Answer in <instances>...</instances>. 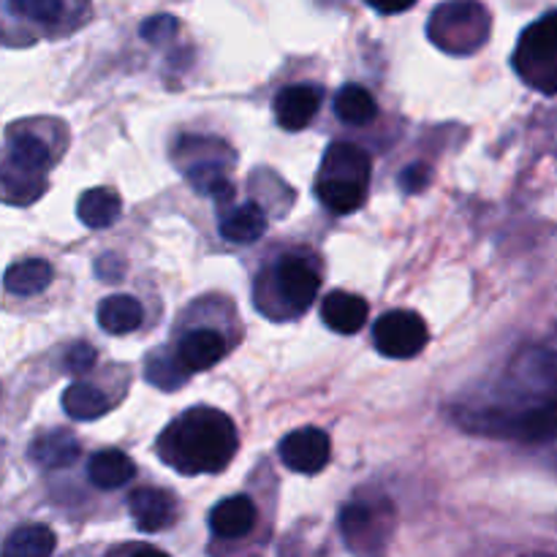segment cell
Masks as SVG:
<instances>
[{"instance_id": "8992f818", "label": "cell", "mask_w": 557, "mask_h": 557, "mask_svg": "<svg viewBox=\"0 0 557 557\" xmlns=\"http://www.w3.org/2000/svg\"><path fill=\"white\" fill-rule=\"evenodd\" d=\"M395 528L389 500H354L341 511V533L348 549L359 557H381Z\"/></svg>"}, {"instance_id": "e0dca14e", "label": "cell", "mask_w": 557, "mask_h": 557, "mask_svg": "<svg viewBox=\"0 0 557 557\" xmlns=\"http://www.w3.org/2000/svg\"><path fill=\"white\" fill-rule=\"evenodd\" d=\"M145 321V308L128 294H112L98 305V324L109 335H128Z\"/></svg>"}, {"instance_id": "484cf974", "label": "cell", "mask_w": 557, "mask_h": 557, "mask_svg": "<svg viewBox=\"0 0 557 557\" xmlns=\"http://www.w3.org/2000/svg\"><path fill=\"white\" fill-rule=\"evenodd\" d=\"M44 188H47V180H44V174H25V172H16V169L5 166L3 190H5V201H9V205H30V201H36L38 196L44 194Z\"/></svg>"}, {"instance_id": "cb8c5ba5", "label": "cell", "mask_w": 557, "mask_h": 557, "mask_svg": "<svg viewBox=\"0 0 557 557\" xmlns=\"http://www.w3.org/2000/svg\"><path fill=\"white\" fill-rule=\"evenodd\" d=\"M9 166L25 174H41L49 166V147L36 134H14L9 141Z\"/></svg>"}, {"instance_id": "f1b7e54d", "label": "cell", "mask_w": 557, "mask_h": 557, "mask_svg": "<svg viewBox=\"0 0 557 557\" xmlns=\"http://www.w3.org/2000/svg\"><path fill=\"white\" fill-rule=\"evenodd\" d=\"M96 362H98V354L90 343H74V346L65 351V359H63L65 370H69L71 375L90 373V370L96 368Z\"/></svg>"}, {"instance_id": "6da1fadb", "label": "cell", "mask_w": 557, "mask_h": 557, "mask_svg": "<svg viewBox=\"0 0 557 557\" xmlns=\"http://www.w3.org/2000/svg\"><path fill=\"white\" fill-rule=\"evenodd\" d=\"M237 428L218 408H190L180 413L158 438V455L183 476L221 473L237 455Z\"/></svg>"}, {"instance_id": "2e32d148", "label": "cell", "mask_w": 557, "mask_h": 557, "mask_svg": "<svg viewBox=\"0 0 557 557\" xmlns=\"http://www.w3.org/2000/svg\"><path fill=\"white\" fill-rule=\"evenodd\" d=\"M134 476V460L120 449H101L90 457V462H87V479H90L98 490L125 487Z\"/></svg>"}, {"instance_id": "5b68a950", "label": "cell", "mask_w": 557, "mask_h": 557, "mask_svg": "<svg viewBox=\"0 0 557 557\" xmlns=\"http://www.w3.org/2000/svg\"><path fill=\"white\" fill-rule=\"evenodd\" d=\"M515 69L533 90L557 92V11L522 30L515 49Z\"/></svg>"}, {"instance_id": "7c38bea8", "label": "cell", "mask_w": 557, "mask_h": 557, "mask_svg": "<svg viewBox=\"0 0 557 557\" xmlns=\"http://www.w3.org/2000/svg\"><path fill=\"white\" fill-rule=\"evenodd\" d=\"M368 302L351 292H330L321 305V319L337 335H357L368 324Z\"/></svg>"}, {"instance_id": "52a82bcc", "label": "cell", "mask_w": 557, "mask_h": 557, "mask_svg": "<svg viewBox=\"0 0 557 557\" xmlns=\"http://www.w3.org/2000/svg\"><path fill=\"white\" fill-rule=\"evenodd\" d=\"M428 341V324L422 315L411 313V310H392V313L381 315L373 326L375 348L389 359L419 357Z\"/></svg>"}, {"instance_id": "4fadbf2b", "label": "cell", "mask_w": 557, "mask_h": 557, "mask_svg": "<svg viewBox=\"0 0 557 557\" xmlns=\"http://www.w3.org/2000/svg\"><path fill=\"white\" fill-rule=\"evenodd\" d=\"M226 354V341L215 330H194L180 341L177 362L183 364L185 373H201L218 364Z\"/></svg>"}, {"instance_id": "d6a6232c", "label": "cell", "mask_w": 557, "mask_h": 557, "mask_svg": "<svg viewBox=\"0 0 557 557\" xmlns=\"http://www.w3.org/2000/svg\"><path fill=\"white\" fill-rule=\"evenodd\" d=\"M373 9L379 11V14L389 16V14H403V11L411 9V3H403V5H373Z\"/></svg>"}, {"instance_id": "d4e9b609", "label": "cell", "mask_w": 557, "mask_h": 557, "mask_svg": "<svg viewBox=\"0 0 557 557\" xmlns=\"http://www.w3.org/2000/svg\"><path fill=\"white\" fill-rule=\"evenodd\" d=\"M188 183L194 185L199 194L212 196V199H223L228 201L234 196V185L232 180L226 177L218 163H196V166L188 169Z\"/></svg>"}, {"instance_id": "ffe728a7", "label": "cell", "mask_w": 557, "mask_h": 557, "mask_svg": "<svg viewBox=\"0 0 557 557\" xmlns=\"http://www.w3.org/2000/svg\"><path fill=\"white\" fill-rule=\"evenodd\" d=\"M54 270L49 261L44 259H27L16 261L5 270L3 283L11 294H20V297H36V294L47 292L49 283H52Z\"/></svg>"}, {"instance_id": "83f0119b", "label": "cell", "mask_w": 557, "mask_h": 557, "mask_svg": "<svg viewBox=\"0 0 557 557\" xmlns=\"http://www.w3.org/2000/svg\"><path fill=\"white\" fill-rule=\"evenodd\" d=\"M9 9L33 22H54L63 14L65 5L58 0H20V3H9Z\"/></svg>"}, {"instance_id": "e575fe53", "label": "cell", "mask_w": 557, "mask_h": 557, "mask_svg": "<svg viewBox=\"0 0 557 557\" xmlns=\"http://www.w3.org/2000/svg\"><path fill=\"white\" fill-rule=\"evenodd\" d=\"M525 557H557V555H525Z\"/></svg>"}, {"instance_id": "9c48e42d", "label": "cell", "mask_w": 557, "mask_h": 557, "mask_svg": "<svg viewBox=\"0 0 557 557\" xmlns=\"http://www.w3.org/2000/svg\"><path fill=\"white\" fill-rule=\"evenodd\" d=\"M277 455H281V462L288 471L313 476V473H321L330 466L332 441L324 430L299 428L281 441Z\"/></svg>"}, {"instance_id": "30bf717a", "label": "cell", "mask_w": 557, "mask_h": 557, "mask_svg": "<svg viewBox=\"0 0 557 557\" xmlns=\"http://www.w3.org/2000/svg\"><path fill=\"white\" fill-rule=\"evenodd\" d=\"M321 87L315 85H288L283 87L281 92L272 101V109H275V120L281 128L286 131H302L313 123V117L321 109Z\"/></svg>"}, {"instance_id": "836d02e7", "label": "cell", "mask_w": 557, "mask_h": 557, "mask_svg": "<svg viewBox=\"0 0 557 557\" xmlns=\"http://www.w3.org/2000/svg\"><path fill=\"white\" fill-rule=\"evenodd\" d=\"M134 557H169L166 553H161V549H152V547H141L139 553H136Z\"/></svg>"}, {"instance_id": "d6986e66", "label": "cell", "mask_w": 557, "mask_h": 557, "mask_svg": "<svg viewBox=\"0 0 557 557\" xmlns=\"http://www.w3.org/2000/svg\"><path fill=\"white\" fill-rule=\"evenodd\" d=\"M120 212H123V201L109 188H90L76 201V215L87 228L112 226V223H117Z\"/></svg>"}, {"instance_id": "5bb4252c", "label": "cell", "mask_w": 557, "mask_h": 557, "mask_svg": "<svg viewBox=\"0 0 557 557\" xmlns=\"http://www.w3.org/2000/svg\"><path fill=\"white\" fill-rule=\"evenodd\" d=\"M256 506L245 495H232L210 511V531L221 539H243L253 531Z\"/></svg>"}, {"instance_id": "f546056e", "label": "cell", "mask_w": 557, "mask_h": 557, "mask_svg": "<svg viewBox=\"0 0 557 557\" xmlns=\"http://www.w3.org/2000/svg\"><path fill=\"white\" fill-rule=\"evenodd\" d=\"M174 33H177V20H174V16H169V14L150 16V20L141 25V36H145L147 41H152V44L169 41Z\"/></svg>"}, {"instance_id": "277c9868", "label": "cell", "mask_w": 557, "mask_h": 557, "mask_svg": "<svg viewBox=\"0 0 557 557\" xmlns=\"http://www.w3.org/2000/svg\"><path fill=\"white\" fill-rule=\"evenodd\" d=\"M430 41L449 54H473L490 36V11L482 3H441L428 25Z\"/></svg>"}, {"instance_id": "44dd1931", "label": "cell", "mask_w": 557, "mask_h": 557, "mask_svg": "<svg viewBox=\"0 0 557 557\" xmlns=\"http://www.w3.org/2000/svg\"><path fill=\"white\" fill-rule=\"evenodd\" d=\"M335 114L346 125H368L379 114V103L368 87L346 85L335 96Z\"/></svg>"}, {"instance_id": "9a60e30c", "label": "cell", "mask_w": 557, "mask_h": 557, "mask_svg": "<svg viewBox=\"0 0 557 557\" xmlns=\"http://www.w3.org/2000/svg\"><path fill=\"white\" fill-rule=\"evenodd\" d=\"M82 455V446L69 430H52V433L38 435L30 444V457L38 468L47 471H63L71 468Z\"/></svg>"}, {"instance_id": "7a4b0ae2", "label": "cell", "mask_w": 557, "mask_h": 557, "mask_svg": "<svg viewBox=\"0 0 557 557\" xmlns=\"http://www.w3.org/2000/svg\"><path fill=\"white\" fill-rule=\"evenodd\" d=\"M370 185V156L357 145L335 141L321 161L315 196L326 210L337 215L357 212L364 205Z\"/></svg>"}, {"instance_id": "1f68e13d", "label": "cell", "mask_w": 557, "mask_h": 557, "mask_svg": "<svg viewBox=\"0 0 557 557\" xmlns=\"http://www.w3.org/2000/svg\"><path fill=\"white\" fill-rule=\"evenodd\" d=\"M123 272H125V264L117 259V256H101L96 264V275L103 277V281H107V277L109 281H120Z\"/></svg>"}, {"instance_id": "ba28073f", "label": "cell", "mask_w": 557, "mask_h": 557, "mask_svg": "<svg viewBox=\"0 0 557 557\" xmlns=\"http://www.w3.org/2000/svg\"><path fill=\"white\" fill-rule=\"evenodd\" d=\"M272 283H275L281 302H286L292 313L308 310L315 302L321 288L319 270L308 259H302V256H283V259H277L275 270H272Z\"/></svg>"}, {"instance_id": "4316f807", "label": "cell", "mask_w": 557, "mask_h": 557, "mask_svg": "<svg viewBox=\"0 0 557 557\" xmlns=\"http://www.w3.org/2000/svg\"><path fill=\"white\" fill-rule=\"evenodd\" d=\"M185 379H188V373L177 362V357H156L147 362V381L158 389L174 392L185 384Z\"/></svg>"}, {"instance_id": "ac0fdd59", "label": "cell", "mask_w": 557, "mask_h": 557, "mask_svg": "<svg viewBox=\"0 0 557 557\" xmlns=\"http://www.w3.org/2000/svg\"><path fill=\"white\" fill-rule=\"evenodd\" d=\"M218 228H221V237L228 239V243L250 245L264 237L267 215L256 201H248V205H239L232 212H226Z\"/></svg>"}, {"instance_id": "603a6c76", "label": "cell", "mask_w": 557, "mask_h": 557, "mask_svg": "<svg viewBox=\"0 0 557 557\" xmlns=\"http://www.w3.org/2000/svg\"><path fill=\"white\" fill-rule=\"evenodd\" d=\"M63 408L76 422H92V419H101L109 411V400L101 389L76 381V384L65 386Z\"/></svg>"}, {"instance_id": "7402d4cb", "label": "cell", "mask_w": 557, "mask_h": 557, "mask_svg": "<svg viewBox=\"0 0 557 557\" xmlns=\"http://www.w3.org/2000/svg\"><path fill=\"white\" fill-rule=\"evenodd\" d=\"M54 533L47 525H22L5 539L3 557H52Z\"/></svg>"}, {"instance_id": "8fae6325", "label": "cell", "mask_w": 557, "mask_h": 557, "mask_svg": "<svg viewBox=\"0 0 557 557\" xmlns=\"http://www.w3.org/2000/svg\"><path fill=\"white\" fill-rule=\"evenodd\" d=\"M128 511L141 533H156V531H163V528L172 522L174 498L166 493V490L139 487L131 493Z\"/></svg>"}, {"instance_id": "4dcf8cb0", "label": "cell", "mask_w": 557, "mask_h": 557, "mask_svg": "<svg viewBox=\"0 0 557 557\" xmlns=\"http://www.w3.org/2000/svg\"><path fill=\"white\" fill-rule=\"evenodd\" d=\"M430 177H433V174H430L428 163H411V166L403 169L400 190H403V194H408V196L422 194V190L430 185Z\"/></svg>"}, {"instance_id": "3957f363", "label": "cell", "mask_w": 557, "mask_h": 557, "mask_svg": "<svg viewBox=\"0 0 557 557\" xmlns=\"http://www.w3.org/2000/svg\"><path fill=\"white\" fill-rule=\"evenodd\" d=\"M506 395H509L511 408H500V411L525 413L557 406V351L533 348V351L520 354L511 364Z\"/></svg>"}]
</instances>
